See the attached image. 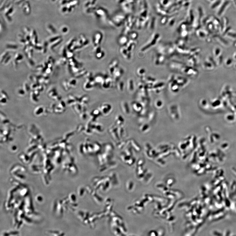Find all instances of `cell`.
<instances>
[{
	"instance_id": "obj_1",
	"label": "cell",
	"mask_w": 236,
	"mask_h": 236,
	"mask_svg": "<svg viewBox=\"0 0 236 236\" xmlns=\"http://www.w3.org/2000/svg\"><path fill=\"white\" fill-rule=\"evenodd\" d=\"M159 54L156 53L154 58V62L156 65L162 64L165 59V57L163 54L161 52H159Z\"/></svg>"
},
{
	"instance_id": "obj_2",
	"label": "cell",
	"mask_w": 236,
	"mask_h": 236,
	"mask_svg": "<svg viewBox=\"0 0 236 236\" xmlns=\"http://www.w3.org/2000/svg\"><path fill=\"white\" fill-rule=\"evenodd\" d=\"M120 53L123 57L127 59H129L131 57V52L127 50L126 47H123L121 48Z\"/></svg>"
},
{
	"instance_id": "obj_3",
	"label": "cell",
	"mask_w": 236,
	"mask_h": 236,
	"mask_svg": "<svg viewBox=\"0 0 236 236\" xmlns=\"http://www.w3.org/2000/svg\"><path fill=\"white\" fill-rule=\"evenodd\" d=\"M112 80L110 77H107L105 79L103 82L102 84V87L105 89L110 88L112 85Z\"/></svg>"
},
{
	"instance_id": "obj_4",
	"label": "cell",
	"mask_w": 236,
	"mask_h": 236,
	"mask_svg": "<svg viewBox=\"0 0 236 236\" xmlns=\"http://www.w3.org/2000/svg\"><path fill=\"white\" fill-rule=\"evenodd\" d=\"M124 73L123 70L121 68H117L116 69L114 73L113 76L114 78L116 81L119 80V78Z\"/></svg>"
},
{
	"instance_id": "obj_5",
	"label": "cell",
	"mask_w": 236,
	"mask_h": 236,
	"mask_svg": "<svg viewBox=\"0 0 236 236\" xmlns=\"http://www.w3.org/2000/svg\"><path fill=\"white\" fill-rule=\"evenodd\" d=\"M174 79L177 84L180 87H183L184 86L186 85L187 80L185 78L181 77H177L176 79Z\"/></svg>"
},
{
	"instance_id": "obj_6",
	"label": "cell",
	"mask_w": 236,
	"mask_h": 236,
	"mask_svg": "<svg viewBox=\"0 0 236 236\" xmlns=\"http://www.w3.org/2000/svg\"><path fill=\"white\" fill-rule=\"evenodd\" d=\"M96 82L95 80L94 81L89 82L86 81L84 83L83 85L84 88L87 90H89L91 89L95 85Z\"/></svg>"
},
{
	"instance_id": "obj_7",
	"label": "cell",
	"mask_w": 236,
	"mask_h": 236,
	"mask_svg": "<svg viewBox=\"0 0 236 236\" xmlns=\"http://www.w3.org/2000/svg\"><path fill=\"white\" fill-rule=\"evenodd\" d=\"M62 40H62V39L60 38L59 39H58L57 40H56V41L52 42V43H51V44L50 46V49L51 50H54V48H56V47H57V46L59 44H60L62 42Z\"/></svg>"
},
{
	"instance_id": "obj_8",
	"label": "cell",
	"mask_w": 236,
	"mask_h": 236,
	"mask_svg": "<svg viewBox=\"0 0 236 236\" xmlns=\"http://www.w3.org/2000/svg\"><path fill=\"white\" fill-rule=\"evenodd\" d=\"M134 81L132 79H130L127 81V89L129 92H132L134 89Z\"/></svg>"
},
{
	"instance_id": "obj_9",
	"label": "cell",
	"mask_w": 236,
	"mask_h": 236,
	"mask_svg": "<svg viewBox=\"0 0 236 236\" xmlns=\"http://www.w3.org/2000/svg\"><path fill=\"white\" fill-rule=\"evenodd\" d=\"M67 58L66 57H61L57 60V64L59 65H64L67 63Z\"/></svg>"
},
{
	"instance_id": "obj_10",
	"label": "cell",
	"mask_w": 236,
	"mask_h": 236,
	"mask_svg": "<svg viewBox=\"0 0 236 236\" xmlns=\"http://www.w3.org/2000/svg\"><path fill=\"white\" fill-rule=\"evenodd\" d=\"M66 47L63 46L61 47V49L59 50V53L60 56L62 57H67Z\"/></svg>"
},
{
	"instance_id": "obj_11",
	"label": "cell",
	"mask_w": 236,
	"mask_h": 236,
	"mask_svg": "<svg viewBox=\"0 0 236 236\" xmlns=\"http://www.w3.org/2000/svg\"><path fill=\"white\" fill-rule=\"evenodd\" d=\"M105 77L101 76H97L94 78L95 82L97 83L102 84L105 80Z\"/></svg>"
},
{
	"instance_id": "obj_12",
	"label": "cell",
	"mask_w": 236,
	"mask_h": 236,
	"mask_svg": "<svg viewBox=\"0 0 236 236\" xmlns=\"http://www.w3.org/2000/svg\"><path fill=\"white\" fill-rule=\"evenodd\" d=\"M68 83L70 88H74L76 86L77 80L75 78H71L68 81Z\"/></svg>"
},
{
	"instance_id": "obj_13",
	"label": "cell",
	"mask_w": 236,
	"mask_h": 236,
	"mask_svg": "<svg viewBox=\"0 0 236 236\" xmlns=\"http://www.w3.org/2000/svg\"><path fill=\"white\" fill-rule=\"evenodd\" d=\"M116 69L115 68L112 63H110L108 66V72L111 75H113Z\"/></svg>"
},
{
	"instance_id": "obj_14",
	"label": "cell",
	"mask_w": 236,
	"mask_h": 236,
	"mask_svg": "<svg viewBox=\"0 0 236 236\" xmlns=\"http://www.w3.org/2000/svg\"><path fill=\"white\" fill-rule=\"evenodd\" d=\"M87 71L85 69H83L81 70H80L79 72L76 73L75 75V77L76 78L84 76L86 74Z\"/></svg>"
},
{
	"instance_id": "obj_15",
	"label": "cell",
	"mask_w": 236,
	"mask_h": 236,
	"mask_svg": "<svg viewBox=\"0 0 236 236\" xmlns=\"http://www.w3.org/2000/svg\"><path fill=\"white\" fill-rule=\"evenodd\" d=\"M33 46H30L29 50L26 55L28 58H32L33 55Z\"/></svg>"
},
{
	"instance_id": "obj_16",
	"label": "cell",
	"mask_w": 236,
	"mask_h": 236,
	"mask_svg": "<svg viewBox=\"0 0 236 236\" xmlns=\"http://www.w3.org/2000/svg\"><path fill=\"white\" fill-rule=\"evenodd\" d=\"M62 85L63 89L66 91H68L70 89V87L68 83V81L66 80H64L62 83Z\"/></svg>"
},
{
	"instance_id": "obj_17",
	"label": "cell",
	"mask_w": 236,
	"mask_h": 236,
	"mask_svg": "<svg viewBox=\"0 0 236 236\" xmlns=\"http://www.w3.org/2000/svg\"><path fill=\"white\" fill-rule=\"evenodd\" d=\"M6 47L7 49L12 50H16L18 48V46L17 45L11 43L6 44Z\"/></svg>"
},
{
	"instance_id": "obj_18",
	"label": "cell",
	"mask_w": 236,
	"mask_h": 236,
	"mask_svg": "<svg viewBox=\"0 0 236 236\" xmlns=\"http://www.w3.org/2000/svg\"><path fill=\"white\" fill-rule=\"evenodd\" d=\"M137 75L140 77H142L144 76L146 73V70L144 68H140L137 70Z\"/></svg>"
},
{
	"instance_id": "obj_19",
	"label": "cell",
	"mask_w": 236,
	"mask_h": 236,
	"mask_svg": "<svg viewBox=\"0 0 236 236\" xmlns=\"http://www.w3.org/2000/svg\"><path fill=\"white\" fill-rule=\"evenodd\" d=\"M23 56L20 53H16L14 57V59L16 60L18 62L21 61L23 59Z\"/></svg>"
},
{
	"instance_id": "obj_20",
	"label": "cell",
	"mask_w": 236,
	"mask_h": 236,
	"mask_svg": "<svg viewBox=\"0 0 236 236\" xmlns=\"http://www.w3.org/2000/svg\"><path fill=\"white\" fill-rule=\"evenodd\" d=\"M124 83L123 81H120L118 82L117 84V88L118 91L120 92H122L124 90Z\"/></svg>"
},
{
	"instance_id": "obj_21",
	"label": "cell",
	"mask_w": 236,
	"mask_h": 236,
	"mask_svg": "<svg viewBox=\"0 0 236 236\" xmlns=\"http://www.w3.org/2000/svg\"><path fill=\"white\" fill-rule=\"evenodd\" d=\"M105 55V52L103 51H101L96 53V58L98 59H101L104 57Z\"/></svg>"
},
{
	"instance_id": "obj_22",
	"label": "cell",
	"mask_w": 236,
	"mask_h": 236,
	"mask_svg": "<svg viewBox=\"0 0 236 236\" xmlns=\"http://www.w3.org/2000/svg\"><path fill=\"white\" fill-rule=\"evenodd\" d=\"M9 55V52L8 51H6L3 52L0 57V62L2 63L4 59L6 58L7 56Z\"/></svg>"
},
{
	"instance_id": "obj_23",
	"label": "cell",
	"mask_w": 236,
	"mask_h": 236,
	"mask_svg": "<svg viewBox=\"0 0 236 236\" xmlns=\"http://www.w3.org/2000/svg\"><path fill=\"white\" fill-rule=\"evenodd\" d=\"M30 87L29 86L27 82H24L23 84V89H24L25 93H28L30 89Z\"/></svg>"
},
{
	"instance_id": "obj_24",
	"label": "cell",
	"mask_w": 236,
	"mask_h": 236,
	"mask_svg": "<svg viewBox=\"0 0 236 236\" xmlns=\"http://www.w3.org/2000/svg\"><path fill=\"white\" fill-rule=\"evenodd\" d=\"M48 46V42L45 41L44 42V44H43V46L42 50L41 51V52L42 54H45L46 53L47 51V48Z\"/></svg>"
},
{
	"instance_id": "obj_25",
	"label": "cell",
	"mask_w": 236,
	"mask_h": 236,
	"mask_svg": "<svg viewBox=\"0 0 236 236\" xmlns=\"http://www.w3.org/2000/svg\"><path fill=\"white\" fill-rule=\"evenodd\" d=\"M32 43L33 46L36 45L38 44V36L37 34L35 36H33L32 38Z\"/></svg>"
},
{
	"instance_id": "obj_26",
	"label": "cell",
	"mask_w": 236,
	"mask_h": 236,
	"mask_svg": "<svg viewBox=\"0 0 236 236\" xmlns=\"http://www.w3.org/2000/svg\"><path fill=\"white\" fill-rule=\"evenodd\" d=\"M27 64L30 67L32 68L35 65V62L32 59L28 58L27 61Z\"/></svg>"
},
{
	"instance_id": "obj_27",
	"label": "cell",
	"mask_w": 236,
	"mask_h": 236,
	"mask_svg": "<svg viewBox=\"0 0 236 236\" xmlns=\"http://www.w3.org/2000/svg\"><path fill=\"white\" fill-rule=\"evenodd\" d=\"M36 70L39 72H41L42 73H44V67L43 65H40L37 66L36 68Z\"/></svg>"
},
{
	"instance_id": "obj_28",
	"label": "cell",
	"mask_w": 236,
	"mask_h": 236,
	"mask_svg": "<svg viewBox=\"0 0 236 236\" xmlns=\"http://www.w3.org/2000/svg\"><path fill=\"white\" fill-rule=\"evenodd\" d=\"M74 54L73 51L70 50H68L67 52V58H70L74 57Z\"/></svg>"
},
{
	"instance_id": "obj_29",
	"label": "cell",
	"mask_w": 236,
	"mask_h": 236,
	"mask_svg": "<svg viewBox=\"0 0 236 236\" xmlns=\"http://www.w3.org/2000/svg\"><path fill=\"white\" fill-rule=\"evenodd\" d=\"M47 63H51L53 65L55 64V60L51 56H49L47 58Z\"/></svg>"
},
{
	"instance_id": "obj_30",
	"label": "cell",
	"mask_w": 236,
	"mask_h": 236,
	"mask_svg": "<svg viewBox=\"0 0 236 236\" xmlns=\"http://www.w3.org/2000/svg\"><path fill=\"white\" fill-rule=\"evenodd\" d=\"M61 38V37L60 36H57L56 37H53V38H51L49 39V41L50 43H52V42H54V41H56L58 39H59Z\"/></svg>"
},
{
	"instance_id": "obj_31",
	"label": "cell",
	"mask_w": 236,
	"mask_h": 236,
	"mask_svg": "<svg viewBox=\"0 0 236 236\" xmlns=\"http://www.w3.org/2000/svg\"><path fill=\"white\" fill-rule=\"evenodd\" d=\"M11 57L10 55H9L6 57V58L4 59V60L2 63V64H3L4 65L7 64L8 63L9 61H10V60Z\"/></svg>"
},
{
	"instance_id": "obj_32",
	"label": "cell",
	"mask_w": 236,
	"mask_h": 236,
	"mask_svg": "<svg viewBox=\"0 0 236 236\" xmlns=\"http://www.w3.org/2000/svg\"><path fill=\"white\" fill-rule=\"evenodd\" d=\"M127 39L124 37H122L119 40V43L121 45H124L127 43Z\"/></svg>"
},
{
	"instance_id": "obj_33",
	"label": "cell",
	"mask_w": 236,
	"mask_h": 236,
	"mask_svg": "<svg viewBox=\"0 0 236 236\" xmlns=\"http://www.w3.org/2000/svg\"><path fill=\"white\" fill-rule=\"evenodd\" d=\"M1 96H2L3 97L6 98V99L8 98V96L7 93L4 90H2L1 91Z\"/></svg>"
},
{
	"instance_id": "obj_34",
	"label": "cell",
	"mask_w": 236,
	"mask_h": 236,
	"mask_svg": "<svg viewBox=\"0 0 236 236\" xmlns=\"http://www.w3.org/2000/svg\"><path fill=\"white\" fill-rule=\"evenodd\" d=\"M33 48H34V49L36 50L37 51H41L42 49V46L40 45H38L37 44L36 45L33 46Z\"/></svg>"
},
{
	"instance_id": "obj_35",
	"label": "cell",
	"mask_w": 236,
	"mask_h": 236,
	"mask_svg": "<svg viewBox=\"0 0 236 236\" xmlns=\"http://www.w3.org/2000/svg\"><path fill=\"white\" fill-rule=\"evenodd\" d=\"M39 85L38 84L36 83H35V82H33V83L31 85V86L30 87V88L31 89H34V90H35V89H37L38 86Z\"/></svg>"
},
{
	"instance_id": "obj_36",
	"label": "cell",
	"mask_w": 236,
	"mask_h": 236,
	"mask_svg": "<svg viewBox=\"0 0 236 236\" xmlns=\"http://www.w3.org/2000/svg\"><path fill=\"white\" fill-rule=\"evenodd\" d=\"M44 89V87L42 84H39L37 87L36 89H38L40 92H42L43 91Z\"/></svg>"
},
{
	"instance_id": "obj_37",
	"label": "cell",
	"mask_w": 236,
	"mask_h": 236,
	"mask_svg": "<svg viewBox=\"0 0 236 236\" xmlns=\"http://www.w3.org/2000/svg\"><path fill=\"white\" fill-rule=\"evenodd\" d=\"M18 61L15 60L14 58V59L13 60L12 63L13 64V67L15 69H17L18 68Z\"/></svg>"
},
{
	"instance_id": "obj_38",
	"label": "cell",
	"mask_w": 236,
	"mask_h": 236,
	"mask_svg": "<svg viewBox=\"0 0 236 236\" xmlns=\"http://www.w3.org/2000/svg\"><path fill=\"white\" fill-rule=\"evenodd\" d=\"M18 94L20 96H23L25 95V92L24 89H18Z\"/></svg>"
},
{
	"instance_id": "obj_39",
	"label": "cell",
	"mask_w": 236,
	"mask_h": 236,
	"mask_svg": "<svg viewBox=\"0 0 236 236\" xmlns=\"http://www.w3.org/2000/svg\"><path fill=\"white\" fill-rule=\"evenodd\" d=\"M52 68H50L48 67L47 69L46 70H45V73L47 74V75H48L49 74H51V73L52 72Z\"/></svg>"
},
{
	"instance_id": "obj_40",
	"label": "cell",
	"mask_w": 236,
	"mask_h": 236,
	"mask_svg": "<svg viewBox=\"0 0 236 236\" xmlns=\"http://www.w3.org/2000/svg\"><path fill=\"white\" fill-rule=\"evenodd\" d=\"M49 29H50L51 30V32L54 33H56V30L55 29V28H54L53 27H52V26H51V25H49Z\"/></svg>"
},
{
	"instance_id": "obj_41",
	"label": "cell",
	"mask_w": 236,
	"mask_h": 236,
	"mask_svg": "<svg viewBox=\"0 0 236 236\" xmlns=\"http://www.w3.org/2000/svg\"><path fill=\"white\" fill-rule=\"evenodd\" d=\"M34 93H35V95H36L37 96H39L40 94V92L39 90L37 89H35L33 91Z\"/></svg>"
},
{
	"instance_id": "obj_42",
	"label": "cell",
	"mask_w": 236,
	"mask_h": 236,
	"mask_svg": "<svg viewBox=\"0 0 236 236\" xmlns=\"http://www.w3.org/2000/svg\"><path fill=\"white\" fill-rule=\"evenodd\" d=\"M33 75H30L28 76V79L29 80H30V81H31V82H33Z\"/></svg>"
},
{
	"instance_id": "obj_43",
	"label": "cell",
	"mask_w": 236,
	"mask_h": 236,
	"mask_svg": "<svg viewBox=\"0 0 236 236\" xmlns=\"http://www.w3.org/2000/svg\"><path fill=\"white\" fill-rule=\"evenodd\" d=\"M13 10V8L12 7L10 9H9V10L8 11V12L6 13V15H8V14L11 13L12 12Z\"/></svg>"
},
{
	"instance_id": "obj_44",
	"label": "cell",
	"mask_w": 236,
	"mask_h": 236,
	"mask_svg": "<svg viewBox=\"0 0 236 236\" xmlns=\"http://www.w3.org/2000/svg\"><path fill=\"white\" fill-rule=\"evenodd\" d=\"M67 31V29L66 28H64L63 29V30H62V31H63V32H66Z\"/></svg>"
},
{
	"instance_id": "obj_45",
	"label": "cell",
	"mask_w": 236,
	"mask_h": 236,
	"mask_svg": "<svg viewBox=\"0 0 236 236\" xmlns=\"http://www.w3.org/2000/svg\"><path fill=\"white\" fill-rule=\"evenodd\" d=\"M52 0V1H54V0Z\"/></svg>"
}]
</instances>
